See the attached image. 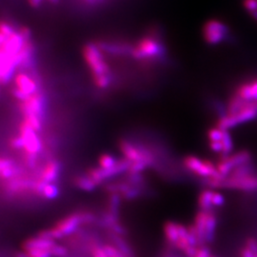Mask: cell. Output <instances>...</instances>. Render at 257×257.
Wrapping results in <instances>:
<instances>
[{
    "mask_svg": "<svg viewBox=\"0 0 257 257\" xmlns=\"http://www.w3.org/2000/svg\"><path fill=\"white\" fill-rule=\"evenodd\" d=\"M9 146L13 151L19 152L24 149V139L19 137H14L10 139Z\"/></svg>",
    "mask_w": 257,
    "mask_h": 257,
    "instance_id": "23",
    "label": "cell"
},
{
    "mask_svg": "<svg viewBox=\"0 0 257 257\" xmlns=\"http://www.w3.org/2000/svg\"><path fill=\"white\" fill-rule=\"evenodd\" d=\"M167 47L158 29H151L133 46L131 56L141 62H162L167 56Z\"/></svg>",
    "mask_w": 257,
    "mask_h": 257,
    "instance_id": "2",
    "label": "cell"
},
{
    "mask_svg": "<svg viewBox=\"0 0 257 257\" xmlns=\"http://www.w3.org/2000/svg\"><path fill=\"white\" fill-rule=\"evenodd\" d=\"M0 33L5 37H12L15 33H17V29L10 22L0 20Z\"/></svg>",
    "mask_w": 257,
    "mask_h": 257,
    "instance_id": "21",
    "label": "cell"
},
{
    "mask_svg": "<svg viewBox=\"0 0 257 257\" xmlns=\"http://www.w3.org/2000/svg\"><path fill=\"white\" fill-rule=\"evenodd\" d=\"M210 211H200L197 212L194 221V229L198 239L199 246H203L206 243V226Z\"/></svg>",
    "mask_w": 257,
    "mask_h": 257,
    "instance_id": "13",
    "label": "cell"
},
{
    "mask_svg": "<svg viewBox=\"0 0 257 257\" xmlns=\"http://www.w3.org/2000/svg\"><path fill=\"white\" fill-rule=\"evenodd\" d=\"M251 155L248 151H240L233 155L221 156L220 160L216 164L217 171L224 178L230 175V173L239 166L250 163Z\"/></svg>",
    "mask_w": 257,
    "mask_h": 257,
    "instance_id": "7",
    "label": "cell"
},
{
    "mask_svg": "<svg viewBox=\"0 0 257 257\" xmlns=\"http://www.w3.org/2000/svg\"><path fill=\"white\" fill-rule=\"evenodd\" d=\"M14 86L28 94H36L39 92L40 78L37 74L29 75L26 73L20 72L14 76Z\"/></svg>",
    "mask_w": 257,
    "mask_h": 257,
    "instance_id": "9",
    "label": "cell"
},
{
    "mask_svg": "<svg viewBox=\"0 0 257 257\" xmlns=\"http://www.w3.org/2000/svg\"><path fill=\"white\" fill-rule=\"evenodd\" d=\"M117 161V157L111 154H104L102 155L97 161V165L102 169H110L114 165Z\"/></svg>",
    "mask_w": 257,
    "mask_h": 257,
    "instance_id": "20",
    "label": "cell"
},
{
    "mask_svg": "<svg viewBox=\"0 0 257 257\" xmlns=\"http://www.w3.org/2000/svg\"><path fill=\"white\" fill-rule=\"evenodd\" d=\"M221 188L233 189L244 192H256L257 175L255 173L244 176H227L222 180Z\"/></svg>",
    "mask_w": 257,
    "mask_h": 257,
    "instance_id": "8",
    "label": "cell"
},
{
    "mask_svg": "<svg viewBox=\"0 0 257 257\" xmlns=\"http://www.w3.org/2000/svg\"><path fill=\"white\" fill-rule=\"evenodd\" d=\"M50 2H52V3H55V2H57V0H49Z\"/></svg>",
    "mask_w": 257,
    "mask_h": 257,
    "instance_id": "33",
    "label": "cell"
},
{
    "mask_svg": "<svg viewBox=\"0 0 257 257\" xmlns=\"http://www.w3.org/2000/svg\"><path fill=\"white\" fill-rule=\"evenodd\" d=\"M11 94L13 97H15L16 99H18L19 102H24L27 101L30 99V97L33 95V94H28L26 92L19 90L18 88H16L15 86L11 89Z\"/></svg>",
    "mask_w": 257,
    "mask_h": 257,
    "instance_id": "22",
    "label": "cell"
},
{
    "mask_svg": "<svg viewBox=\"0 0 257 257\" xmlns=\"http://www.w3.org/2000/svg\"><path fill=\"white\" fill-rule=\"evenodd\" d=\"M241 256L242 257H255L256 255L249 250L248 248H243V250L241 251Z\"/></svg>",
    "mask_w": 257,
    "mask_h": 257,
    "instance_id": "29",
    "label": "cell"
},
{
    "mask_svg": "<svg viewBox=\"0 0 257 257\" xmlns=\"http://www.w3.org/2000/svg\"><path fill=\"white\" fill-rule=\"evenodd\" d=\"M83 58L92 74H111L110 66L105 61L97 45L86 44L83 48Z\"/></svg>",
    "mask_w": 257,
    "mask_h": 257,
    "instance_id": "6",
    "label": "cell"
},
{
    "mask_svg": "<svg viewBox=\"0 0 257 257\" xmlns=\"http://www.w3.org/2000/svg\"><path fill=\"white\" fill-rule=\"evenodd\" d=\"M257 117V101L247 102L233 113L222 114L217 120L216 126L224 130H230L245 124Z\"/></svg>",
    "mask_w": 257,
    "mask_h": 257,
    "instance_id": "3",
    "label": "cell"
},
{
    "mask_svg": "<svg viewBox=\"0 0 257 257\" xmlns=\"http://www.w3.org/2000/svg\"><path fill=\"white\" fill-rule=\"evenodd\" d=\"M80 1L86 6H96L101 3L99 0H80Z\"/></svg>",
    "mask_w": 257,
    "mask_h": 257,
    "instance_id": "28",
    "label": "cell"
},
{
    "mask_svg": "<svg viewBox=\"0 0 257 257\" xmlns=\"http://www.w3.org/2000/svg\"><path fill=\"white\" fill-rule=\"evenodd\" d=\"M212 195H213V191L212 190H205L202 193H200L199 198H198V205L201 211H212Z\"/></svg>",
    "mask_w": 257,
    "mask_h": 257,
    "instance_id": "16",
    "label": "cell"
},
{
    "mask_svg": "<svg viewBox=\"0 0 257 257\" xmlns=\"http://www.w3.org/2000/svg\"><path fill=\"white\" fill-rule=\"evenodd\" d=\"M211 251L210 249L206 247H201L200 248H198L197 250V253L195 257H211Z\"/></svg>",
    "mask_w": 257,
    "mask_h": 257,
    "instance_id": "27",
    "label": "cell"
},
{
    "mask_svg": "<svg viewBox=\"0 0 257 257\" xmlns=\"http://www.w3.org/2000/svg\"><path fill=\"white\" fill-rule=\"evenodd\" d=\"M246 248L251 250L255 255H257V241L254 238H248L246 242Z\"/></svg>",
    "mask_w": 257,
    "mask_h": 257,
    "instance_id": "26",
    "label": "cell"
},
{
    "mask_svg": "<svg viewBox=\"0 0 257 257\" xmlns=\"http://www.w3.org/2000/svg\"><path fill=\"white\" fill-rule=\"evenodd\" d=\"M24 38L19 35V32L15 33L12 37H8L6 43L1 49L11 56L18 55L25 44Z\"/></svg>",
    "mask_w": 257,
    "mask_h": 257,
    "instance_id": "14",
    "label": "cell"
},
{
    "mask_svg": "<svg viewBox=\"0 0 257 257\" xmlns=\"http://www.w3.org/2000/svg\"><path fill=\"white\" fill-rule=\"evenodd\" d=\"M118 214L101 204L68 211L28 239L19 257H136Z\"/></svg>",
    "mask_w": 257,
    "mask_h": 257,
    "instance_id": "1",
    "label": "cell"
},
{
    "mask_svg": "<svg viewBox=\"0 0 257 257\" xmlns=\"http://www.w3.org/2000/svg\"><path fill=\"white\" fill-rule=\"evenodd\" d=\"M7 39H8V37H5L4 35H2V34L0 33V49L4 46V44L6 43Z\"/></svg>",
    "mask_w": 257,
    "mask_h": 257,
    "instance_id": "31",
    "label": "cell"
},
{
    "mask_svg": "<svg viewBox=\"0 0 257 257\" xmlns=\"http://www.w3.org/2000/svg\"><path fill=\"white\" fill-rule=\"evenodd\" d=\"M255 257H257V255H256V256H255Z\"/></svg>",
    "mask_w": 257,
    "mask_h": 257,
    "instance_id": "35",
    "label": "cell"
},
{
    "mask_svg": "<svg viewBox=\"0 0 257 257\" xmlns=\"http://www.w3.org/2000/svg\"><path fill=\"white\" fill-rule=\"evenodd\" d=\"M232 93L244 101H257V76L238 84Z\"/></svg>",
    "mask_w": 257,
    "mask_h": 257,
    "instance_id": "11",
    "label": "cell"
},
{
    "mask_svg": "<svg viewBox=\"0 0 257 257\" xmlns=\"http://www.w3.org/2000/svg\"><path fill=\"white\" fill-rule=\"evenodd\" d=\"M216 229V217L213 211H210L206 226V243H211L214 239V233Z\"/></svg>",
    "mask_w": 257,
    "mask_h": 257,
    "instance_id": "19",
    "label": "cell"
},
{
    "mask_svg": "<svg viewBox=\"0 0 257 257\" xmlns=\"http://www.w3.org/2000/svg\"><path fill=\"white\" fill-rule=\"evenodd\" d=\"M249 16H250V17H251L252 19H254V20L257 22V11L256 12H253V13L249 14Z\"/></svg>",
    "mask_w": 257,
    "mask_h": 257,
    "instance_id": "32",
    "label": "cell"
},
{
    "mask_svg": "<svg viewBox=\"0 0 257 257\" xmlns=\"http://www.w3.org/2000/svg\"><path fill=\"white\" fill-rule=\"evenodd\" d=\"M44 107V95L40 92L33 94L27 101L19 102V109L22 115L33 112L43 118Z\"/></svg>",
    "mask_w": 257,
    "mask_h": 257,
    "instance_id": "10",
    "label": "cell"
},
{
    "mask_svg": "<svg viewBox=\"0 0 257 257\" xmlns=\"http://www.w3.org/2000/svg\"><path fill=\"white\" fill-rule=\"evenodd\" d=\"M43 0H28L29 4L32 6V7H38L40 6V4L42 3Z\"/></svg>",
    "mask_w": 257,
    "mask_h": 257,
    "instance_id": "30",
    "label": "cell"
},
{
    "mask_svg": "<svg viewBox=\"0 0 257 257\" xmlns=\"http://www.w3.org/2000/svg\"><path fill=\"white\" fill-rule=\"evenodd\" d=\"M23 120L27 122L28 124L37 131V133H41L43 131V120L42 117L37 115L36 113H27L23 114Z\"/></svg>",
    "mask_w": 257,
    "mask_h": 257,
    "instance_id": "18",
    "label": "cell"
},
{
    "mask_svg": "<svg viewBox=\"0 0 257 257\" xmlns=\"http://www.w3.org/2000/svg\"><path fill=\"white\" fill-rule=\"evenodd\" d=\"M18 32H19V35L24 38L25 41L32 40V33H31L30 29H28L26 27L19 28Z\"/></svg>",
    "mask_w": 257,
    "mask_h": 257,
    "instance_id": "25",
    "label": "cell"
},
{
    "mask_svg": "<svg viewBox=\"0 0 257 257\" xmlns=\"http://www.w3.org/2000/svg\"><path fill=\"white\" fill-rule=\"evenodd\" d=\"M230 37L229 26L217 19H208L202 26L204 41L211 46H216L227 41Z\"/></svg>",
    "mask_w": 257,
    "mask_h": 257,
    "instance_id": "4",
    "label": "cell"
},
{
    "mask_svg": "<svg viewBox=\"0 0 257 257\" xmlns=\"http://www.w3.org/2000/svg\"><path fill=\"white\" fill-rule=\"evenodd\" d=\"M166 239L171 245L175 246L179 240V230L178 224L175 222H167L164 226Z\"/></svg>",
    "mask_w": 257,
    "mask_h": 257,
    "instance_id": "15",
    "label": "cell"
},
{
    "mask_svg": "<svg viewBox=\"0 0 257 257\" xmlns=\"http://www.w3.org/2000/svg\"><path fill=\"white\" fill-rule=\"evenodd\" d=\"M183 164L187 170H189L194 175L203 177L204 179H208V178L224 179V177L217 171L216 166L210 160L201 159L197 156H188L184 158Z\"/></svg>",
    "mask_w": 257,
    "mask_h": 257,
    "instance_id": "5",
    "label": "cell"
},
{
    "mask_svg": "<svg viewBox=\"0 0 257 257\" xmlns=\"http://www.w3.org/2000/svg\"><path fill=\"white\" fill-rule=\"evenodd\" d=\"M97 47L102 52H107L114 55H131L133 45L125 42H101Z\"/></svg>",
    "mask_w": 257,
    "mask_h": 257,
    "instance_id": "12",
    "label": "cell"
},
{
    "mask_svg": "<svg viewBox=\"0 0 257 257\" xmlns=\"http://www.w3.org/2000/svg\"><path fill=\"white\" fill-rule=\"evenodd\" d=\"M211 202H212V206L213 207H221L225 203V198H224V196L220 193L213 192Z\"/></svg>",
    "mask_w": 257,
    "mask_h": 257,
    "instance_id": "24",
    "label": "cell"
},
{
    "mask_svg": "<svg viewBox=\"0 0 257 257\" xmlns=\"http://www.w3.org/2000/svg\"><path fill=\"white\" fill-rule=\"evenodd\" d=\"M92 82L97 89L100 90H106L110 86L112 82V74H92Z\"/></svg>",
    "mask_w": 257,
    "mask_h": 257,
    "instance_id": "17",
    "label": "cell"
},
{
    "mask_svg": "<svg viewBox=\"0 0 257 257\" xmlns=\"http://www.w3.org/2000/svg\"><path fill=\"white\" fill-rule=\"evenodd\" d=\"M211 257H216V256H212V255H211Z\"/></svg>",
    "mask_w": 257,
    "mask_h": 257,
    "instance_id": "34",
    "label": "cell"
}]
</instances>
